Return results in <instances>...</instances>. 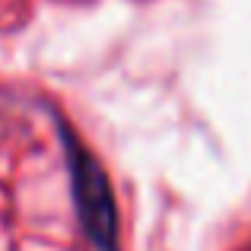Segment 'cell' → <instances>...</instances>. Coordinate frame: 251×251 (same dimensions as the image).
Listing matches in <instances>:
<instances>
[{"mask_svg":"<svg viewBox=\"0 0 251 251\" xmlns=\"http://www.w3.org/2000/svg\"><path fill=\"white\" fill-rule=\"evenodd\" d=\"M57 130H61L74 207H76V216H80L83 232L89 235V242L99 251H118V207H115L108 175L67 121H57Z\"/></svg>","mask_w":251,"mask_h":251,"instance_id":"6da1fadb","label":"cell"}]
</instances>
